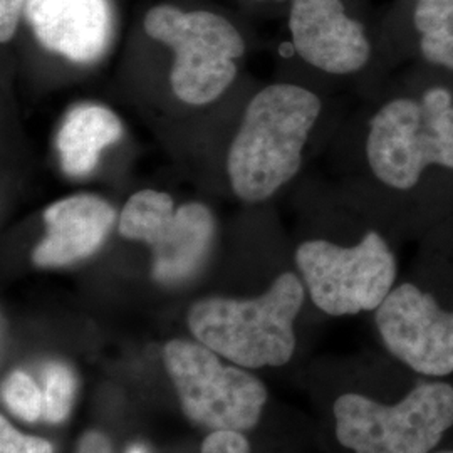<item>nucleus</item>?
<instances>
[{
	"instance_id": "obj_1",
	"label": "nucleus",
	"mask_w": 453,
	"mask_h": 453,
	"mask_svg": "<svg viewBox=\"0 0 453 453\" xmlns=\"http://www.w3.org/2000/svg\"><path fill=\"white\" fill-rule=\"evenodd\" d=\"M329 415L346 452L432 453L452 440L453 380L421 376L391 357L381 393L342 389Z\"/></svg>"
},
{
	"instance_id": "obj_2",
	"label": "nucleus",
	"mask_w": 453,
	"mask_h": 453,
	"mask_svg": "<svg viewBox=\"0 0 453 453\" xmlns=\"http://www.w3.org/2000/svg\"><path fill=\"white\" fill-rule=\"evenodd\" d=\"M134 35L170 56L173 96L209 106L239 76L249 35L239 17L205 0H158L138 17Z\"/></svg>"
},
{
	"instance_id": "obj_3",
	"label": "nucleus",
	"mask_w": 453,
	"mask_h": 453,
	"mask_svg": "<svg viewBox=\"0 0 453 453\" xmlns=\"http://www.w3.org/2000/svg\"><path fill=\"white\" fill-rule=\"evenodd\" d=\"M321 110L316 93L292 82L267 84L250 97L226 151V179L239 200L262 203L294 180Z\"/></svg>"
},
{
	"instance_id": "obj_4",
	"label": "nucleus",
	"mask_w": 453,
	"mask_h": 453,
	"mask_svg": "<svg viewBox=\"0 0 453 453\" xmlns=\"http://www.w3.org/2000/svg\"><path fill=\"white\" fill-rule=\"evenodd\" d=\"M306 296L301 275L282 273L256 297L195 301L187 323L195 340L237 366H284L296 353L294 324Z\"/></svg>"
},
{
	"instance_id": "obj_5",
	"label": "nucleus",
	"mask_w": 453,
	"mask_h": 453,
	"mask_svg": "<svg viewBox=\"0 0 453 453\" xmlns=\"http://www.w3.org/2000/svg\"><path fill=\"white\" fill-rule=\"evenodd\" d=\"M366 160L372 175L393 190H410L430 165L453 170V96L428 89L421 101L398 97L370 121Z\"/></svg>"
},
{
	"instance_id": "obj_6",
	"label": "nucleus",
	"mask_w": 453,
	"mask_h": 453,
	"mask_svg": "<svg viewBox=\"0 0 453 453\" xmlns=\"http://www.w3.org/2000/svg\"><path fill=\"white\" fill-rule=\"evenodd\" d=\"M296 265L311 303L333 318L374 312L398 277L395 252L376 230L353 245L304 241L296 249Z\"/></svg>"
},
{
	"instance_id": "obj_7",
	"label": "nucleus",
	"mask_w": 453,
	"mask_h": 453,
	"mask_svg": "<svg viewBox=\"0 0 453 453\" xmlns=\"http://www.w3.org/2000/svg\"><path fill=\"white\" fill-rule=\"evenodd\" d=\"M163 363L188 420L207 430H252L267 403L257 376L226 365L200 341L172 340Z\"/></svg>"
},
{
	"instance_id": "obj_8",
	"label": "nucleus",
	"mask_w": 453,
	"mask_h": 453,
	"mask_svg": "<svg viewBox=\"0 0 453 453\" xmlns=\"http://www.w3.org/2000/svg\"><path fill=\"white\" fill-rule=\"evenodd\" d=\"M116 226L123 239L148 247L155 282L173 288L190 280L209 259L217 222L203 202L177 205L168 192L143 188L125 202Z\"/></svg>"
},
{
	"instance_id": "obj_9",
	"label": "nucleus",
	"mask_w": 453,
	"mask_h": 453,
	"mask_svg": "<svg viewBox=\"0 0 453 453\" xmlns=\"http://www.w3.org/2000/svg\"><path fill=\"white\" fill-rule=\"evenodd\" d=\"M385 353L411 372L453 380V301L421 280L396 282L374 311Z\"/></svg>"
},
{
	"instance_id": "obj_10",
	"label": "nucleus",
	"mask_w": 453,
	"mask_h": 453,
	"mask_svg": "<svg viewBox=\"0 0 453 453\" xmlns=\"http://www.w3.org/2000/svg\"><path fill=\"white\" fill-rule=\"evenodd\" d=\"M22 27L50 56L71 65H95L114 44L119 27L118 2L27 0Z\"/></svg>"
},
{
	"instance_id": "obj_11",
	"label": "nucleus",
	"mask_w": 453,
	"mask_h": 453,
	"mask_svg": "<svg viewBox=\"0 0 453 453\" xmlns=\"http://www.w3.org/2000/svg\"><path fill=\"white\" fill-rule=\"evenodd\" d=\"M286 16L292 49L311 67L344 76L370 63V35L346 0H289Z\"/></svg>"
},
{
	"instance_id": "obj_12",
	"label": "nucleus",
	"mask_w": 453,
	"mask_h": 453,
	"mask_svg": "<svg viewBox=\"0 0 453 453\" xmlns=\"http://www.w3.org/2000/svg\"><path fill=\"white\" fill-rule=\"evenodd\" d=\"M119 213L96 194H74L59 198L42 211L44 235L33 250L41 269H58L89 259L104 245Z\"/></svg>"
},
{
	"instance_id": "obj_13",
	"label": "nucleus",
	"mask_w": 453,
	"mask_h": 453,
	"mask_svg": "<svg viewBox=\"0 0 453 453\" xmlns=\"http://www.w3.org/2000/svg\"><path fill=\"white\" fill-rule=\"evenodd\" d=\"M123 121L111 108L99 103L74 104L63 116L56 134L61 170L71 179L91 175L106 148L121 140Z\"/></svg>"
},
{
	"instance_id": "obj_14",
	"label": "nucleus",
	"mask_w": 453,
	"mask_h": 453,
	"mask_svg": "<svg viewBox=\"0 0 453 453\" xmlns=\"http://www.w3.org/2000/svg\"><path fill=\"white\" fill-rule=\"evenodd\" d=\"M413 22L423 58L453 71V0H417Z\"/></svg>"
},
{
	"instance_id": "obj_15",
	"label": "nucleus",
	"mask_w": 453,
	"mask_h": 453,
	"mask_svg": "<svg viewBox=\"0 0 453 453\" xmlns=\"http://www.w3.org/2000/svg\"><path fill=\"white\" fill-rule=\"evenodd\" d=\"M41 388L44 395L42 421L61 425L71 415L76 396V376L63 361H48L41 372Z\"/></svg>"
},
{
	"instance_id": "obj_16",
	"label": "nucleus",
	"mask_w": 453,
	"mask_h": 453,
	"mask_svg": "<svg viewBox=\"0 0 453 453\" xmlns=\"http://www.w3.org/2000/svg\"><path fill=\"white\" fill-rule=\"evenodd\" d=\"M2 400L7 410L26 423L42 420L44 395L29 372L16 370L2 383Z\"/></svg>"
},
{
	"instance_id": "obj_17",
	"label": "nucleus",
	"mask_w": 453,
	"mask_h": 453,
	"mask_svg": "<svg viewBox=\"0 0 453 453\" xmlns=\"http://www.w3.org/2000/svg\"><path fill=\"white\" fill-rule=\"evenodd\" d=\"M0 453H54L48 440L29 437L16 430L5 417L0 418Z\"/></svg>"
},
{
	"instance_id": "obj_18",
	"label": "nucleus",
	"mask_w": 453,
	"mask_h": 453,
	"mask_svg": "<svg viewBox=\"0 0 453 453\" xmlns=\"http://www.w3.org/2000/svg\"><path fill=\"white\" fill-rule=\"evenodd\" d=\"M200 453H250V443L239 430H213L203 440Z\"/></svg>"
},
{
	"instance_id": "obj_19",
	"label": "nucleus",
	"mask_w": 453,
	"mask_h": 453,
	"mask_svg": "<svg viewBox=\"0 0 453 453\" xmlns=\"http://www.w3.org/2000/svg\"><path fill=\"white\" fill-rule=\"evenodd\" d=\"M27 0H0V42L9 46L22 29L24 9Z\"/></svg>"
},
{
	"instance_id": "obj_20",
	"label": "nucleus",
	"mask_w": 453,
	"mask_h": 453,
	"mask_svg": "<svg viewBox=\"0 0 453 453\" xmlns=\"http://www.w3.org/2000/svg\"><path fill=\"white\" fill-rule=\"evenodd\" d=\"M76 453H113V447L104 434L89 430L80 438Z\"/></svg>"
},
{
	"instance_id": "obj_21",
	"label": "nucleus",
	"mask_w": 453,
	"mask_h": 453,
	"mask_svg": "<svg viewBox=\"0 0 453 453\" xmlns=\"http://www.w3.org/2000/svg\"><path fill=\"white\" fill-rule=\"evenodd\" d=\"M237 2L247 12L264 16V14H274L279 11H284L289 0H237Z\"/></svg>"
},
{
	"instance_id": "obj_22",
	"label": "nucleus",
	"mask_w": 453,
	"mask_h": 453,
	"mask_svg": "<svg viewBox=\"0 0 453 453\" xmlns=\"http://www.w3.org/2000/svg\"><path fill=\"white\" fill-rule=\"evenodd\" d=\"M432 453H453V440H449L447 443H443L441 447H438L437 450Z\"/></svg>"
},
{
	"instance_id": "obj_23",
	"label": "nucleus",
	"mask_w": 453,
	"mask_h": 453,
	"mask_svg": "<svg viewBox=\"0 0 453 453\" xmlns=\"http://www.w3.org/2000/svg\"><path fill=\"white\" fill-rule=\"evenodd\" d=\"M127 453H146V450L142 445H134V447H131L130 450Z\"/></svg>"
}]
</instances>
